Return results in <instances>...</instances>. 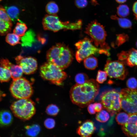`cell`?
Segmentation results:
<instances>
[{"label": "cell", "instance_id": "cell-1", "mask_svg": "<svg viewBox=\"0 0 137 137\" xmlns=\"http://www.w3.org/2000/svg\"><path fill=\"white\" fill-rule=\"evenodd\" d=\"M99 91L98 82L91 79L83 84L73 85L70 91V97L74 104L83 108L94 101Z\"/></svg>", "mask_w": 137, "mask_h": 137}, {"label": "cell", "instance_id": "cell-2", "mask_svg": "<svg viewBox=\"0 0 137 137\" xmlns=\"http://www.w3.org/2000/svg\"><path fill=\"white\" fill-rule=\"evenodd\" d=\"M73 54L70 48L63 43H58L47 51L48 62L56 65L62 70L67 67L72 62Z\"/></svg>", "mask_w": 137, "mask_h": 137}, {"label": "cell", "instance_id": "cell-3", "mask_svg": "<svg viewBox=\"0 0 137 137\" xmlns=\"http://www.w3.org/2000/svg\"><path fill=\"white\" fill-rule=\"evenodd\" d=\"M92 39L85 37L75 44L77 49L75 57L77 61L80 63L88 57L93 55H98L104 54L110 55L108 50L97 47L92 44Z\"/></svg>", "mask_w": 137, "mask_h": 137}, {"label": "cell", "instance_id": "cell-4", "mask_svg": "<svg viewBox=\"0 0 137 137\" xmlns=\"http://www.w3.org/2000/svg\"><path fill=\"white\" fill-rule=\"evenodd\" d=\"M42 24L45 30L56 32L62 29L76 30L81 28L82 23L79 20L74 23L68 21L62 22L56 15L46 14L43 18Z\"/></svg>", "mask_w": 137, "mask_h": 137}, {"label": "cell", "instance_id": "cell-5", "mask_svg": "<svg viewBox=\"0 0 137 137\" xmlns=\"http://www.w3.org/2000/svg\"><path fill=\"white\" fill-rule=\"evenodd\" d=\"M62 70L56 65L47 61L41 66L40 73L41 76L44 79L61 86L67 77V74Z\"/></svg>", "mask_w": 137, "mask_h": 137}, {"label": "cell", "instance_id": "cell-6", "mask_svg": "<svg viewBox=\"0 0 137 137\" xmlns=\"http://www.w3.org/2000/svg\"><path fill=\"white\" fill-rule=\"evenodd\" d=\"M85 32L89 35L97 47L109 50L110 47L106 42L107 33L104 27L95 20L91 22L85 28Z\"/></svg>", "mask_w": 137, "mask_h": 137}, {"label": "cell", "instance_id": "cell-7", "mask_svg": "<svg viewBox=\"0 0 137 137\" xmlns=\"http://www.w3.org/2000/svg\"><path fill=\"white\" fill-rule=\"evenodd\" d=\"M99 99L103 108L111 116L119 112L122 109L120 92L116 90L104 91L100 95Z\"/></svg>", "mask_w": 137, "mask_h": 137}, {"label": "cell", "instance_id": "cell-8", "mask_svg": "<svg viewBox=\"0 0 137 137\" xmlns=\"http://www.w3.org/2000/svg\"><path fill=\"white\" fill-rule=\"evenodd\" d=\"M10 108L15 116L23 120L30 118L36 111L34 103L29 98L18 99L12 104Z\"/></svg>", "mask_w": 137, "mask_h": 137}, {"label": "cell", "instance_id": "cell-9", "mask_svg": "<svg viewBox=\"0 0 137 137\" xmlns=\"http://www.w3.org/2000/svg\"><path fill=\"white\" fill-rule=\"evenodd\" d=\"M10 90L12 96L18 99L29 98L33 92L30 82L22 77L13 80Z\"/></svg>", "mask_w": 137, "mask_h": 137}, {"label": "cell", "instance_id": "cell-10", "mask_svg": "<svg viewBox=\"0 0 137 137\" xmlns=\"http://www.w3.org/2000/svg\"><path fill=\"white\" fill-rule=\"evenodd\" d=\"M120 93L122 109L129 114L137 113V89L124 88Z\"/></svg>", "mask_w": 137, "mask_h": 137}, {"label": "cell", "instance_id": "cell-11", "mask_svg": "<svg viewBox=\"0 0 137 137\" xmlns=\"http://www.w3.org/2000/svg\"><path fill=\"white\" fill-rule=\"evenodd\" d=\"M125 65L119 60L113 61L108 59L104 70L110 78L123 80L125 79L128 74Z\"/></svg>", "mask_w": 137, "mask_h": 137}, {"label": "cell", "instance_id": "cell-12", "mask_svg": "<svg viewBox=\"0 0 137 137\" xmlns=\"http://www.w3.org/2000/svg\"><path fill=\"white\" fill-rule=\"evenodd\" d=\"M16 63L21 67L26 74H32L37 68V62L35 58L31 57H23L19 55L15 58Z\"/></svg>", "mask_w": 137, "mask_h": 137}, {"label": "cell", "instance_id": "cell-13", "mask_svg": "<svg viewBox=\"0 0 137 137\" xmlns=\"http://www.w3.org/2000/svg\"><path fill=\"white\" fill-rule=\"evenodd\" d=\"M119 60L126 65L137 67V50L132 48L128 51H122L117 55Z\"/></svg>", "mask_w": 137, "mask_h": 137}, {"label": "cell", "instance_id": "cell-14", "mask_svg": "<svg viewBox=\"0 0 137 137\" xmlns=\"http://www.w3.org/2000/svg\"><path fill=\"white\" fill-rule=\"evenodd\" d=\"M122 129L126 135L137 137V113L130 114L128 121L122 126Z\"/></svg>", "mask_w": 137, "mask_h": 137}, {"label": "cell", "instance_id": "cell-15", "mask_svg": "<svg viewBox=\"0 0 137 137\" xmlns=\"http://www.w3.org/2000/svg\"><path fill=\"white\" fill-rule=\"evenodd\" d=\"M0 64L1 66L5 67L10 70L13 80L22 77L23 72L21 67L19 65L14 64L8 59H2L1 60Z\"/></svg>", "mask_w": 137, "mask_h": 137}, {"label": "cell", "instance_id": "cell-16", "mask_svg": "<svg viewBox=\"0 0 137 137\" xmlns=\"http://www.w3.org/2000/svg\"><path fill=\"white\" fill-rule=\"evenodd\" d=\"M95 129L94 123L90 120H87L77 128V133L81 137H90Z\"/></svg>", "mask_w": 137, "mask_h": 137}, {"label": "cell", "instance_id": "cell-17", "mask_svg": "<svg viewBox=\"0 0 137 137\" xmlns=\"http://www.w3.org/2000/svg\"><path fill=\"white\" fill-rule=\"evenodd\" d=\"M5 9L12 21L15 22L17 21H20L19 18V11L16 7L12 6L6 7Z\"/></svg>", "mask_w": 137, "mask_h": 137}, {"label": "cell", "instance_id": "cell-18", "mask_svg": "<svg viewBox=\"0 0 137 137\" xmlns=\"http://www.w3.org/2000/svg\"><path fill=\"white\" fill-rule=\"evenodd\" d=\"M111 18L117 21L120 27L124 28H131L132 26L131 21L129 19L124 18H118L116 15H112Z\"/></svg>", "mask_w": 137, "mask_h": 137}, {"label": "cell", "instance_id": "cell-19", "mask_svg": "<svg viewBox=\"0 0 137 137\" xmlns=\"http://www.w3.org/2000/svg\"><path fill=\"white\" fill-rule=\"evenodd\" d=\"M83 60L84 66L88 69L94 70L97 66V59L94 56H89L85 58Z\"/></svg>", "mask_w": 137, "mask_h": 137}, {"label": "cell", "instance_id": "cell-20", "mask_svg": "<svg viewBox=\"0 0 137 137\" xmlns=\"http://www.w3.org/2000/svg\"><path fill=\"white\" fill-rule=\"evenodd\" d=\"M27 28L26 24L20 20L16 23L13 32L14 33L20 37L23 36L25 35V33Z\"/></svg>", "mask_w": 137, "mask_h": 137}, {"label": "cell", "instance_id": "cell-21", "mask_svg": "<svg viewBox=\"0 0 137 137\" xmlns=\"http://www.w3.org/2000/svg\"><path fill=\"white\" fill-rule=\"evenodd\" d=\"M12 23L7 22L0 19V32L1 36L7 35L11 31Z\"/></svg>", "mask_w": 137, "mask_h": 137}, {"label": "cell", "instance_id": "cell-22", "mask_svg": "<svg viewBox=\"0 0 137 137\" xmlns=\"http://www.w3.org/2000/svg\"><path fill=\"white\" fill-rule=\"evenodd\" d=\"M12 117L11 113L7 111H2L0 114V123L2 125L9 124L11 122Z\"/></svg>", "mask_w": 137, "mask_h": 137}, {"label": "cell", "instance_id": "cell-23", "mask_svg": "<svg viewBox=\"0 0 137 137\" xmlns=\"http://www.w3.org/2000/svg\"><path fill=\"white\" fill-rule=\"evenodd\" d=\"M20 37L14 33H8L7 35L6 41L8 43L12 46L20 44Z\"/></svg>", "mask_w": 137, "mask_h": 137}, {"label": "cell", "instance_id": "cell-24", "mask_svg": "<svg viewBox=\"0 0 137 137\" xmlns=\"http://www.w3.org/2000/svg\"><path fill=\"white\" fill-rule=\"evenodd\" d=\"M0 70V79L1 82L9 81L11 78V74L7 68L1 66Z\"/></svg>", "mask_w": 137, "mask_h": 137}, {"label": "cell", "instance_id": "cell-25", "mask_svg": "<svg viewBox=\"0 0 137 137\" xmlns=\"http://www.w3.org/2000/svg\"><path fill=\"white\" fill-rule=\"evenodd\" d=\"M130 114L124 112H119L116 115V120L117 123L122 126L126 124L128 121Z\"/></svg>", "mask_w": 137, "mask_h": 137}, {"label": "cell", "instance_id": "cell-26", "mask_svg": "<svg viewBox=\"0 0 137 137\" xmlns=\"http://www.w3.org/2000/svg\"><path fill=\"white\" fill-rule=\"evenodd\" d=\"M46 12L49 14L55 15L58 12V7L54 2L51 1L47 4L45 8Z\"/></svg>", "mask_w": 137, "mask_h": 137}, {"label": "cell", "instance_id": "cell-27", "mask_svg": "<svg viewBox=\"0 0 137 137\" xmlns=\"http://www.w3.org/2000/svg\"><path fill=\"white\" fill-rule=\"evenodd\" d=\"M107 111L101 110L98 112L95 116L96 120L101 123H105L110 118V115Z\"/></svg>", "mask_w": 137, "mask_h": 137}, {"label": "cell", "instance_id": "cell-28", "mask_svg": "<svg viewBox=\"0 0 137 137\" xmlns=\"http://www.w3.org/2000/svg\"><path fill=\"white\" fill-rule=\"evenodd\" d=\"M117 13L119 17L125 18L129 15V8L127 5H120L117 8Z\"/></svg>", "mask_w": 137, "mask_h": 137}, {"label": "cell", "instance_id": "cell-29", "mask_svg": "<svg viewBox=\"0 0 137 137\" xmlns=\"http://www.w3.org/2000/svg\"><path fill=\"white\" fill-rule=\"evenodd\" d=\"M40 130V128L39 125H34L27 127L26 133L30 136H35L38 134Z\"/></svg>", "mask_w": 137, "mask_h": 137}, {"label": "cell", "instance_id": "cell-30", "mask_svg": "<svg viewBox=\"0 0 137 137\" xmlns=\"http://www.w3.org/2000/svg\"><path fill=\"white\" fill-rule=\"evenodd\" d=\"M59 111V109L58 107L56 105L53 104L49 105L46 109L47 114L52 116L57 115Z\"/></svg>", "mask_w": 137, "mask_h": 137}, {"label": "cell", "instance_id": "cell-31", "mask_svg": "<svg viewBox=\"0 0 137 137\" xmlns=\"http://www.w3.org/2000/svg\"><path fill=\"white\" fill-rule=\"evenodd\" d=\"M128 36L125 33L117 35L115 44L117 46H119L128 41Z\"/></svg>", "mask_w": 137, "mask_h": 137}, {"label": "cell", "instance_id": "cell-32", "mask_svg": "<svg viewBox=\"0 0 137 137\" xmlns=\"http://www.w3.org/2000/svg\"><path fill=\"white\" fill-rule=\"evenodd\" d=\"M87 75L83 73H79L77 74L75 77V80L77 84H82L89 80Z\"/></svg>", "mask_w": 137, "mask_h": 137}, {"label": "cell", "instance_id": "cell-33", "mask_svg": "<svg viewBox=\"0 0 137 137\" xmlns=\"http://www.w3.org/2000/svg\"><path fill=\"white\" fill-rule=\"evenodd\" d=\"M108 75L105 71L99 70L98 72L96 81L99 83H102L106 80Z\"/></svg>", "mask_w": 137, "mask_h": 137}, {"label": "cell", "instance_id": "cell-34", "mask_svg": "<svg viewBox=\"0 0 137 137\" xmlns=\"http://www.w3.org/2000/svg\"><path fill=\"white\" fill-rule=\"evenodd\" d=\"M0 19L4 21L12 23L11 19L7 14L5 9L1 5L0 8Z\"/></svg>", "mask_w": 137, "mask_h": 137}, {"label": "cell", "instance_id": "cell-35", "mask_svg": "<svg viewBox=\"0 0 137 137\" xmlns=\"http://www.w3.org/2000/svg\"><path fill=\"white\" fill-rule=\"evenodd\" d=\"M126 84L128 88L131 89H136L137 88V80L134 77L130 78L127 81Z\"/></svg>", "mask_w": 137, "mask_h": 137}, {"label": "cell", "instance_id": "cell-36", "mask_svg": "<svg viewBox=\"0 0 137 137\" xmlns=\"http://www.w3.org/2000/svg\"><path fill=\"white\" fill-rule=\"evenodd\" d=\"M45 126L47 128L51 129L53 128L55 126V120L51 118L46 119L44 122Z\"/></svg>", "mask_w": 137, "mask_h": 137}, {"label": "cell", "instance_id": "cell-37", "mask_svg": "<svg viewBox=\"0 0 137 137\" xmlns=\"http://www.w3.org/2000/svg\"><path fill=\"white\" fill-rule=\"evenodd\" d=\"M76 6L79 8H83L86 7L88 4L87 0H75Z\"/></svg>", "mask_w": 137, "mask_h": 137}, {"label": "cell", "instance_id": "cell-38", "mask_svg": "<svg viewBox=\"0 0 137 137\" xmlns=\"http://www.w3.org/2000/svg\"><path fill=\"white\" fill-rule=\"evenodd\" d=\"M94 109L96 112H98L100 111L103 107L102 104L101 103L96 102L93 104Z\"/></svg>", "mask_w": 137, "mask_h": 137}, {"label": "cell", "instance_id": "cell-39", "mask_svg": "<svg viewBox=\"0 0 137 137\" xmlns=\"http://www.w3.org/2000/svg\"><path fill=\"white\" fill-rule=\"evenodd\" d=\"M87 109L89 113L91 114H95L96 112L95 110L93 104H90L88 106Z\"/></svg>", "mask_w": 137, "mask_h": 137}, {"label": "cell", "instance_id": "cell-40", "mask_svg": "<svg viewBox=\"0 0 137 137\" xmlns=\"http://www.w3.org/2000/svg\"><path fill=\"white\" fill-rule=\"evenodd\" d=\"M132 10L135 18L137 21V1L134 3L133 6Z\"/></svg>", "mask_w": 137, "mask_h": 137}, {"label": "cell", "instance_id": "cell-41", "mask_svg": "<svg viewBox=\"0 0 137 137\" xmlns=\"http://www.w3.org/2000/svg\"><path fill=\"white\" fill-rule=\"evenodd\" d=\"M127 0H115L118 3L122 4L125 2Z\"/></svg>", "mask_w": 137, "mask_h": 137}, {"label": "cell", "instance_id": "cell-42", "mask_svg": "<svg viewBox=\"0 0 137 137\" xmlns=\"http://www.w3.org/2000/svg\"><path fill=\"white\" fill-rule=\"evenodd\" d=\"M136 46L137 47V41H136Z\"/></svg>", "mask_w": 137, "mask_h": 137}, {"label": "cell", "instance_id": "cell-43", "mask_svg": "<svg viewBox=\"0 0 137 137\" xmlns=\"http://www.w3.org/2000/svg\"><path fill=\"white\" fill-rule=\"evenodd\" d=\"M2 0H0L1 1Z\"/></svg>", "mask_w": 137, "mask_h": 137}]
</instances>
